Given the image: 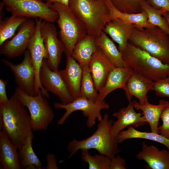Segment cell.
<instances>
[{
    "instance_id": "obj_1",
    "label": "cell",
    "mask_w": 169,
    "mask_h": 169,
    "mask_svg": "<svg viewBox=\"0 0 169 169\" xmlns=\"http://www.w3.org/2000/svg\"><path fill=\"white\" fill-rule=\"evenodd\" d=\"M0 128L18 149L33 131L29 114L14 94L0 104Z\"/></svg>"
},
{
    "instance_id": "obj_2",
    "label": "cell",
    "mask_w": 169,
    "mask_h": 169,
    "mask_svg": "<svg viewBox=\"0 0 169 169\" xmlns=\"http://www.w3.org/2000/svg\"><path fill=\"white\" fill-rule=\"evenodd\" d=\"M99 121L96 130L91 136L81 140L74 139L68 143L67 148L70 155L68 158L79 150L95 149L100 154L110 158L120 151L117 137L112 132L113 120L109 119L108 115L106 114Z\"/></svg>"
},
{
    "instance_id": "obj_3",
    "label": "cell",
    "mask_w": 169,
    "mask_h": 169,
    "mask_svg": "<svg viewBox=\"0 0 169 169\" xmlns=\"http://www.w3.org/2000/svg\"><path fill=\"white\" fill-rule=\"evenodd\" d=\"M68 6L83 25L87 35L95 39L112 19L105 0H70Z\"/></svg>"
},
{
    "instance_id": "obj_4",
    "label": "cell",
    "mask_w": 169,
    "mask_h": 169,
    "mask_svg": "<svg viewBox=\"0 0 169 169\" xmlns=\"http://www.w3.org/2000/svg\"><path fill=\"white\" fill-rule=\"evenodd\" d=\"M126 67L153 81L169 76V64L128 43L122 53Z\"/></svg>"
},
{
    "instance_id": "obj_5",
    "label": "cell",
    "mask_w": 169,
    "mask_h": 169,
    "mask_svg": "<svg viewBox=\"0 0 169 169\" xmlns=\"http://www.w3.org/2000/svg\"><path fill=\"white\" fill-rule=\"evenodd\" d=\"M129 42L169 64V35L159 27H135Z\"/></svg>"
},
{
    "instance_id": "obj_6",
    "label": "cell",
    "mask_w": 169,
    "mask_h": 169,
    "mask_svg": "<svg viewBox=\"0 0 169 169\" xmlns=\"http://www.w3.org/2000/svg\"><path fill=\"white\" fill-rule=\"evenodd\" d=\"M47 3L58 13L57 21L59 28V39L66 56H71L76 43L87 35L86 30L69 6L60 3Z\"/></svg>"
},
{
    "instance_id": "obj_7",
    "label": "cell",
    "mask_w": 169,
    "mask_h": 169,
    "mask_svg": "<svg viewBox=\"0 0 169 169\" xmlns=\"http://www.w3.org/2000/svg\"><path fill=\"white\" fill-rule=\"evenodd\" d=\"M29 111L33 131L46 130L54 120V111L41 90L35 95H30L18 87L14 93Z\"/></svg>"
},
{
    "instance_id": "obj_8",
    "label": "cell",
    "mask_w": 169,
    "mask_h": 169,
    "mask_svg": "<svg viewBox=\"0 0 169 169\" xmlns=\"http://www.w3.org/2000/svg\"><path fill=\"white\" fill-rule=\"evenodd\" d=\"M6 9L14 14L27 18H37L53 23L58 13L42 0H2Z\"/></svg>"
},
{
    "instance_id": "obj_9",
    "label": "cell",
    "mask_w": 169,
    "mask_h": 169,
    "mask_svg": "<svg viewBox=\"0 0 169 169\" xmlns=\"http://www.w3.org/2000/svg\"><path fill=\"white\" fill-rule=\"evenodd\" d=\"M54 106L56 109H64L65 110V113L58 120V125L63 124L73 112L80 110L82 111L84 116L87 118L86 125L90 128L95 125L97 119L98 121L102 119L103 117L100 113L101 111L104 109L108 110L110 108L109 105L105 101L100 103H97L86 98L81 97L66 104L55 102Z\"/></svg>"
},
{
    "instance_id": "obj_10",
    "label": "cell",
    "mask_w": 169,
    "mask_h": 169,
    "mask_svg": "<svg viewBox=\"0 0 169 169\" xmlns=\"http://www.w3.org/2000/svg\"><path fill=\"white\" fill-rule=\"evenodd\" d=\"M2 61L13 73L18 87L31 95H36L35 71L29 51L26 50L22 61L15 64L4 59Z\"/></svg>"
},
{
    "instance_id": "obj_11",
    "label": "cell",
    "mask_w": 169,
    "mask_h": 169,
    "mask_svg": "<svg viewBox=\"0 0 169 169\" xmlns=\"http://www.w3.org/2000/svg\"><path fill=\"white\" fill-rule=\"evenodd\" d=\"M40 80L43 88L57 96L61 103L66 104L74 100L59 71L50 68L44 59L40 69Z\"/></svg>"
},
{
    "instance_id": "obj_12",
    "label": "cell",
    "mask_w": 169,
    "mask_h": 169,
    "mask_svg": "<svg viewBox=\"0 0 169 169\" xmlns=\"http://www.w3.org/2000/svg\"><path fill=\"white\" fill-rule=\"evenodd\" d=\"M36 22L28 19L19 27L16 34L0 46V54L8 57L21 55L28 49L35 29Z\"/></svg>"
},
{
    "instance_id": "obj_13",
    "label": "cell",
    "mask_w": 169,
    "mask_h": 169,
    "mask_svg": "<svg viewBox=\"0 0 169 169\" xmlns=\"http://www.w3.org/2000/svg\"><path fill=\"white\" fill-rule=\"evenodd\" d=\"M41 32L47 52L45 59L47 64L52 70L58 71L64 49L58 38L56 27L53 23L43 21Z\"/></svg>"
},
{
    "instance_id": "obj_14",
    "label": "cell",
    "mask_w": 169,
    "mask_h": 169,
    "mask_svg": "<svg viewBox=\"0 0 169 169\" xmlns=\"http://www.w3.org/2000/svg\"><path fill=\"white\" fill-rule=\"evenodd\" d=\"M42 19L38 18L36 21L35 29L30 41L28 49L29 51L35 71V91L36 94L41 90L43 95L47 98L49 97L48 92L41 85L39 78L40 72L47 52L42 37L41 29Z\"/></svg>"
},
{
    "instance_id": "obj_15",
    "label": "cell",
    "mask_w": 169,
    "mask_h": 169,
    "mask_svg": "<svg viewBox=\"0 0 169 169\" xmlns=\"http://www.w3.org/2000/svg\"><path fill=\"white\" fill-rule=\"evenodd\" d=\"M135 100L131 101L127 106L122 107L113 114V116L117 119L113 122L112 127V132L115 137L127 126L137 127L147 123L142 113H137L135 110Z\"/></svg>"
},
{
    "instance_id": "obj_16",
    "label": "cell",
    "mask_w": 169,
    "mask_h": 169,
    "mask_svg": "<svg viewBox=\"0 0 169 169\" xmlns=\"http://www.w3.org/2000/svg\"><path fill=\"white\" fill-rule=\"evenodd\" d=\"M88 65L95 88L99 92L103 87L109 73L115 66L99 46Z\"/></svg>"
},
{
    "instance_id": "obj_17",
    "label": "cell",
    "mask_w": 169,
    "mask_h": 169,
    "mask_svg": "<svg viewBox=\"0 0 169 169\" xmlns=\"http://www.w3.org/2000/svg\"><path fill=\"white\" fill-rule=\"evenodd\" d=\"M136 26L125 22L119 18H112L105 25L103 31L118 44L121 53L126 49Z\"/></svg>"
},
{
    "instance_id": "obj_18",
    "label": "cell",
    "mask_w": 169,
    "mask_h": 169,
    "mask_svg": "<svg viewBox=\"0 0 169 169\" xmlns=\"http://www.w3.org/2000/svg\"><path fill=\"white\" fill-rule=\"evenodd\" d=\"M133 73L128 67H114L109 73L103 87L99 92L96 102L102 103L109 94L116 89H123Z\"/></svg>"
},
{
    "instance_id": "obj_19",
    "label": "cell",
    "mask_w": 169,
    "mask_h": 169,
    "mask_svg": "<svg viewBox=\"0 0 169 169\" xmlns=\"http://www.w3.org/2000/svg\"><path fill=\"white\" fill-rule=\"evenodd\" d=\"M139 160L145 161L151 169H169V151L160 150L154 145L148 146L143 141L141 150L136 155Z\"/></svg>"
},
{
    "instance_id": "obj_20",
    "label": "cell",
    "mask_w": 169,
    "mask_h": 169,
    "mask_svg": "<svg viewBox=\"0 0 169 169\" xmlns=\"http://www.w3.org/2000/svg\"><path fill=\"white\" fill-rule=\"evenodd\" d=\"M59 71L74 99L79 97L83 72L81 65L71 56H66L65 68Z\"/></svg>"
},
{
    "instance_id": "obj_21",
    "label": "cell",
    "mask_w": 169,
    "mask_h": 169,
    "mask_svg": "<svg viewBox=\"0 0 169 169\" xmlns=\"http://www.w3.org/2000/svg\"><path fill=\"white\" fill-rule=\"evenodd\" d=\"M154 82L134 72L123 89L127 100L130 102L134 96L138 99L140 103L148 101L147 94L152 90Z\"/></svg>"
},
{
    "instance_id": "obj_22",
    "label": "cell",
    "mask_w": 169,
    "mask_h": 169,
    "mask_svg": "<svg viewBox=\"0 0 169 169\" xmlns=\"http://www.w3.org/2000/svg\"><path fill=\"white\" fill-rule=\"evenodd\" d=\"M0 168L20 169L18 149L0 131Z\"/></svg>"
},
{
    "instance_id": "obj_23",
    "label": "cell",
    "mask_w": 169,
    "mask_h": 169,
    "mask_svg": "<svg viewBox=\"0 0 169 169\" xmlns=\"http://www.w3.org/2000/svg\"><path fill=\"white\" fill-rule=\"evenodd\" d=\"M169 105V102L164 100H160L157 105L151 104L148 101L143 103L136 101L134 108L142 111L143 115L150 125L151 131L159 134V120L163 111Z\"/></svg>"
},
{
    "instance_id": "obj_24",
    "label": "cell",
    "mask_w": 169,
    "mask_h": 169,
    "mask_svg": "<svg viewBox=\"0 0 169 169\" xmlns=\"http://www.w3.org/2000/svg\"><path fill=\"white\" fill-rule=\"evenodd\" d=\"M98 47L96 39L87 35L76 43L71 56L81 65H88Z\"/></svg>"
},
{
    "instance_id": "obj_25",
    "label": "cell",
    "mask_w": 169,
    "mask_h": 169,
    "mask_svg": "<svg viewBox=\"0 0 169 169\" xmlns=\"http://www.w3.org/2000/svg\"><path fill=\"white\" fill-rule=\"evenodd\" d=\"M33 131L18 149L21 169H42L41 162L35 153L33 147Z\"/></svg>"
},
{
    "instance_id": "obj_26",
    "label": "cell",
    "mask_w": 169,
    "mask_h": 169,
    "mask_svg": "<svg viewBox=\"0 0 169 169\" xmlns=\"http://www.w3.org/2000/svg\"><path fill=\"white\" fill-rule=\"evenodd\" d=\"M105 3L109 10L111 18H119L127 23L132 24L136 28H148L154 26L148 22L146 13L141 10L137 13L130 14L121 12L113 5L110 0H105Z\"/></svg>"
},
{
    "instance_id": "obj_27",
    "label": "cell",
    "mask_w": 169,
    "mask_h": 169,
    "mask_svg": "<svg viewBox=\"0 0 169 169\" xmlns=\"http://www.w3.org/2000/svg\"><path fill=\"white\" fill-rule=\"evenodd\" d=\"M96 41L98 46L115 67H126L122 53L105 33L102 31L99 37L96 39Z\"/></svg>"
},
{
    "instance_id": "obj_28",
    "label": "cell",
    "mask_w": 169,
    "mask_h": 169,
    "mask_svg": "<svg viewBox=\"0 0 169 169\" xmlns=\"http://www.w3.org/2000/svg\"><path fill=\"white\" fill-rule=\"evenodd\" d=\"M117 138L119 143H121L125 140L132 138H141L151 140L165 146L169 151V140L157 134L151 132L139 131L132 126H130L127 130H122L117 135Z\"/></svg>"
},
{
    "instance_id": "obj_29",
    "label": "cell",
    "mask_w": 169,
    "mask_h": 169,
    "mask_svg": "<svg viewBox=\"0 0 169 169\" xmlns=\"http://www.w3.org/2000/svg\"><path fill=\"white\" fill-rule=\"evenodd\" d=\"M141 10L147 13L148 22L151 24L157 26L169 35V26L163 16L164 13L167 11L162 9H157L151 6L146 0H143L141 3Z\"/></svg>"
},
{
    "instance_id": "obj_30",
    "label": "cell",
    "mask_w": 169,
    "mask_h": 169,
    "mask_svg": "<svg viewBox=\"0 0 169 169\" xmlns=\"http://www.w3.org/2000/svg\"><path fill=\"white\" fill-rule=\"evenodd\" d=\"M28 18L12 14L4 20H0V46L8 39L12 37L17 29Z\"/></svg>"
},
{
    "instance_id": "obj_31",
    "label": "cell",
    "mask_w": 169,
    "mask_h": 169,
    "mask_svg": "<svg viewBox=\"0 0 169 169\" xmlns=\"http://www.w3.org/2000/svg\"><path fill=\"white\" fill-rule=\"evenodd\" d=\"M83 72L81 80L80 97L87 98L96 102L98 95L89 70L88 65H81Z\"/></svg>"
},
{
    "instance_id": "obj_32",
    "label": "cell",
    "mask_w": 169,
    "mask_h": 169,
    "mask_svg": "<svg viewBox=\"0 0 169 169\" xmlns=\"http://www.w3.org/2000/svg\"><path fill=\"white\" fill-rule=\"evenodd\" d=\"M81 159L88 164L89 169H110V158L100 154L91 156L88 150H81Z\"/></svg>"
},
{
    "instance_id": "obj_33",
    "label": "cell",
    "mask_w": 169,
    "mask_h": 169,
    "mask_svg": "<svg viewBox=\"0 0 169 169\" xmlns=\"http://www.w3.org/2000/svg\"><path fill=\"white\" fill-rule=\"evenodd\" d=\"M114 6L120 11L133 14L141 12V3L143 0H110Z\"/></svg>"
},
{
    "instance_id": "obj_34",
    "label": "cell",
    "mask_w": 169,
    "mask_h": 169,
    "mask_svg": "<svg viewBox=\"0 0 169 169\" xmlns=\"http://www.w3.org/2000/svg\"><path fill=\"white\" fill-rule=\"evenodd\" d=\"M152 90L158 96L169 97V76L154 81Z\"/></svg>"
},
{
    "instance_id": "obj_35",
    "label": "cell",
    "mask_w": 169,
    "mask_h": 169,
    "mask_svg": "<svg viewBox=\"0 0 169 169\" xmlns=\"http://www.w3.org/2000/svg\"><path fill=\"white\" fill-rule=\"evenodd\" d=\"M160 119L162 124L158 127L159 134L169 140V105L163 111Z\"/></svg>"
},
{
    "instance_id": "obj_36",
    "label": "cell",
    "mask_w": 169,
    "mask_h": 169,
    "mask_svg": "<svg viewBox=\"0 0 169 169\" xmlns=\"http://www.w3.org/2000/svg\"><path fill=\"white\" fill-rule=\"evenodd\" d=\"M126 161L119 155L110 158V169H126Z\"/></svg>"
},
{
    "instance_id": "obj_37",
    "label": "cell",
    "mask_w": 169,
    "mask_h": 169,
    "mask_svg": "<svg viewBox=\"0 0 169 169\" xmlns=\"http://www.w3.org/2000/svg\"><path fill=\"white\" fill-rule=\"evenodd\" d=\"M146 0L153 8L157 9H163L169 12V0Z\"/></svg>"
},
{
    "instance_id": "obj_38",
    "label": "cell",
    "mask_w": 169,
    "mask_h": 169,
    "mask_svg": "<svg viewBox=\"0 0 169 169\" xmlns=\"http://www.w3.org/2000/svg\"><path fill=\"white\" fill-rule=\"evenodd\" d=\"M47 166L42 169H58L56 156L55 155L51 153H49L46 156Z\"/></svg>"
},
{
    "instance_id": "obj_39",
    "label": "cell",
    "mask_w": 169,
    "mask_h": 169,
    "mask_svg": "<svg viewBox=\"0 0 169 169\" xmlns=\"http://www.w3.org/2000/svg\"><path fill=\"white\" fill-rule=\"evenodd\" d=\"M7 84L6 81L2 79H0V104L4 103L9 100L6 91Z\"/></svg>"
},
{
    "instance_id": "obj_40",
    "label": "cell",
    "mask_w": 169,
    "mask_h": 169,
    "mask_svg": "<svg viewBox=\"0 0 169 169\" xmlns=\"http://www.w3.org/2000/svg\"><path fill=\"white\" fill-rule=\"evenodd\" d=\"M163 16L166 19L169 26V12L166 11L164 14Z\"/></svg>"
},
{
    "instance_id": "obj_41",
    "label": "cell",
    "mask_w": 169,
    "mask_h": 169,
    "mask_svg": "<svg viewBox=\"0 0 169 169\" xmlns=\"http://www.w3.org/2000/svg\"><path fill=\"white\" fill-rule=\"evenodd\" d=\"M70 0H60V3L66 6H68Z\"/></svg>"
},
{
    "instance_id": "obj_42",
    "label": "cell",
    "mask_w": 169,
    "mask_h": 169,
    "mask_svg": "<svg viewBox=\"0 0 169 169\" xmlns=\"http://www.w3.org/2000/svg\"><path fill=\"white\" fill-rule=\"evenodd\" d=\"M60 0H50L49 3H60Z\"/></svg>"
},
{
    "instance_id": "obj_43",
    "label": "cell",
    "mask_w": 169,
    "mask_h": 169,
    "mask_svg": "<svg viewBox=\"0 0 169 169\" xmlns=\"http://www.w3.org/2000/svg\"><path fill=\"white\" fill-rule=\"evenodd\" d=\"M43 1H46L47 2H50V0H42Z\"/></svg>"
},
{
    "instance_id": "obj_44",
    "label": "cell",
    "mask_w": 169,
    "mask_h": 169,
    "mask_svg": "<svg viewBox=\"0 0 169 169\" xmlns=\"http://www.w3.org/2000/svg\"><path fill=\"white\" fill-rule=\"evenodd\" d=\"M96 1H104V0H95Z\"/></svg>"
}]
</instances>
